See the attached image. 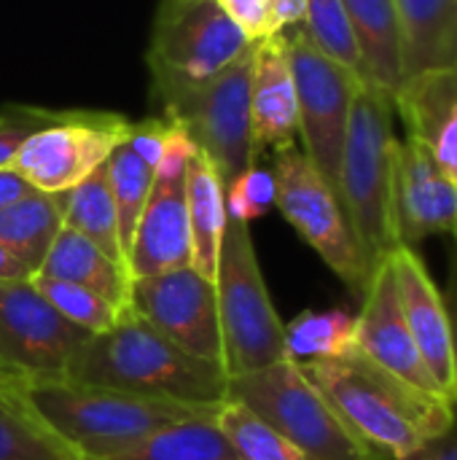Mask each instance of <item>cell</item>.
<instances>
[{"label": "cell", "mask_w": 457, "mask_h": 460, "mask_svg": "<svg viewBox=\"0 0 457 460\" xmlns=\"http://www.w3.org/2000/svg\"><path fill=\"white\" fill-rule=\"evenodd\" d=\"M40 275L67 280L75 286H83L110 302L116 310L127 313L129 310V296H132V275L127 267L116 264L108 259L94 243H89L83 234L62 226L57 234L43 267L38 270ZM35 272V275H38Z\"/></svg>", "instance_id": "obj_22"}, {"label": "cell", "mask_w": 457, "mask_h": 460, "mask_svg": "<svg viewBox=\"0 0 457 460\" xmlns=\"http://www.w3.org/2000/svg\"><path fill=\"white\" fill-rule=\"evenodd\" d=\"M108 167V181H110V194L116 202V216H119V237H121V248L124 256H129L132 240H135V229L137 221L143 216V208L148 202L156 170L151 164H145L129 143H121L110 159L105 162Z\"/></svg>", "instance_id": "obj_29"}, {"label": "cell", "mask_w": 457, "mask_h": 460, "mask_svg": "<svg viewBox=\"0 0 457 460\" xmlns=\"http://www.w3.org/2000/svg\"><path fill=\"white\" fill-rule=\"evenodd\" d=\"M215 415L164 429L137 450L110 460H240L224 431L218 429Z\"/></svg>", "instance_id": "obj_28"}, {"label": "cell", "mask_w": 457, "mask_h": 460, "mask_svg": "<svg viewBox=\"0 0 457 460\" xmlns=\"http://www.w3.org/2000/svg\"><path fill=\"white\" fill-rule=\"evenodd\" d=\"M89 337L62 318L30 278L0 280V380L19 388L62 380Z\"/></svg>", "instance_id": "obj_11"}, {"label": "cell", "mask_w": 457, "mask_h": 460, "mask_svg": "<svg viewBox=\"0 0 457 460\" xmlns=\"http://www.w3.org/2000/svg\"><path fill=\"white\" fill-rule=\"evenodd\" d=\"M0 460H81L27 404L19 385H0Z\"/></svg>", "instance_id": "obj_26"}, {"label": "cell", "mask_w": 457, "mask_h": 460, "mask_svg": "<svg viewBox=\"0 0 457 460\" xmlns=\"http://www.w3.org/2000/svg\"><path fill=\"white\" fill-rule=\"evenodd\" d=\"M391 270L399 291V305L407 321V329L436 377L439 388L444 391L447 402L457 407V358H455V337L450 313L444 305V296L439 286L431 280L423 259L415 248L399 245L391 256Z\"/></svg>", "instance_id": "obj_16"}, {"label": "cell", "mask_w": 457, "mask_h": 460, "mask_svg": "<svg viewBox=\"0 0 457 460\" xmlns=\"http://www.w3.org/2000/svg\"><path fill=\"white\" fill-rule=\"evenodd\" d=\"M250 38H269V0H213Z\"/></svg>", "instance_id": "obj_35"}, {"label": "cell", "mask_w": 457, "mask_h": 460, "mask_svg": "<svg viewBox=\"0 0 457 460\" xmlns=\"http://www.w3.org/2000/svg\"><path fill=\"white\" fill-rule=\"evenodd\" d=\"M286 358L296 364L329 361L356 348V315L345 310H304L283 326Z\"/></svg>", "instance_id": "obj_27"}, {"label": "cell", "mask_w": 457, "mask_h": 460, "mask_svg": "<svg viewBox=\"0 0 457 460\" xmlns=\"http://www.w3.org/2000/svg\"><path fill=\"white\" fill-rule=\"evenodd\" d=\"M22 396L81 460L119 458L137 450L164 429L194 418H210L221 410L81 385L67 377L22 385Z\"/></svg>", "instance_id": "obj_3"}, {"label": "cell", "mask_w": 457, "mask_h": 460, "mask_svg": "<svg viewBox=\"0 0 457 460\" xmlns=\"http://www.w3.org/2000/svg\"><path fill=\"white\" fill-rule=\"evenodd\" d=\"M65 377L197 407H221L229 399L224 364L183 350L132 310L113 329L92 334L73 353Z\"/></svg>", "instance_id": "obj_2"}, {"label": "cell", "mask_w": 457, "mask_h": 460, "mask_svg": "<svg viewBox=\"0 0 457 460\" xmlns=\"http://www.w3.org/2000/svg\"><path fill=\"white\" fill-rule=\"evenodd\" d=\"M250 135L256 156L283 151L299 137V100L286 32L256 40L250 70Z\"/></svg>", "instance_id": "obj_18"}, {"label": "cell", "mask_w": 457, "mask_h": 460, "mask_svg": "<svg viewBox=\"0 0 457 460\" xmlns=\"http://www.w3.org/2000/svg\"><path fill=\"white\" fill-rule=\"evenodd\" d=\"M22 278H32L30 270L0 245V280H22Z\"/></svg>", "instance_id": "obj_39"}, {"label": "cell", "mask_w": 457, "mask_h": 460, "mask_svg": "<svg viewBox=\"0 0 457 460\" xmlns=\"http://www.w3.org/2000/svg\"><path fill=\"white\" fill-rule=\"evenodd\" d=\"M215 423L240 460H307L286 437H280L240 402L226 399L215 415Z\"/></svg>", "instance_id": "obj_30"}, {"label": "cell", "mask_w": 457, "mask_h": 460, "mask_svg": "<svg viewBox=\"0 0 457 460\" xmlns=\"http://www.w3.org/2000/svg\"><path fill=\"white\" fill-rule=\"evenodd\" d=\"M65 226L83 234L108 259L129 270L124 248H121V237H119V216H116V202L110 194L105 164L97 167L78 186L65 191Z\"/></svg>", "instance_id": "obj_25"}, {"label": "cell", "mask_w": 457, "mask_h": 460, "mask_svg": "<svg viewBox=\"0 0 457 460\" xmlns=\"http://www.w3.org/2000/svg\"><path fill=\"white\" fill-rule=\"evenodd\" d=\"M457 240V237H455ZM447 313H450V323H453V337H455V358H457V259L453 267V280H450V294L444 296Z\"/></svg>", "instance_id": "obj_40"}, {"label": "cell", "mask_w": 457, "mask_h": 460, "mask_svg": "<svg viewBox=\"0 0 457 460\" xmlns=\"http://www.w3.org/2000/svg\"><path fill=\"white\" fill-rule=\"evenodd\" d=\"M391 221L396 243L404 248H415L434 234L457 237V181L412 137L393 146Z\"/></svg>", "instance_id": "obj_14"}, {"label": "cell", "mask_w": 457, "mask_h": 460, "mask_svg": "<svg viewBox=\"0 0 457 460\" xmlns=\"http://www.w3.org/2000/svg\"><path fill=\"white\" fill-rule=\"evenodd\" d=\"M32 191H35V189H32L13 167L0 170V210L8 208V205H13L16 199H22V197H27V194H32Z\"/></svg>", "instance_id": "obj_38"}, {"label": "cell", "mask_w": 457, "mask_h": 460, "mask_svg": "<svg viewBox=\"0 0 457 460\" xmlns=\"http://www.w3.org/2000/svg\"><path fill=\"white\" fill-rule=\"evenodd\" d=\"M0 385H11V383H5V380H0Z\"/></svg>", "instance_id": "obj_41"}, {"label": "cell", "mask_w": 457, "mask_h": 460, "mask_svg": "<svg viewBox=\"0 0 457 460\" xmlns=\"http://www.w3.org/2000/svg\"><path fill=\"white\" fill-rule=\"evenodd\" d=\"M404 51V81L457 62L455 0H396Z\"/></svg>", "instance_id": "obj_23"}, {"label": "cell", "mask_w": 457, "mask_h": 460, "mask_svg": "<svg viewBox=\"0 0 457 460\" xmlns=\"http://www.w3.org/2000/svg\"><path fill=\"white\" fill-rule=\"evenodd\" d=\"M299 27L312 40L315 49H321L329 59L339 62L342 67H347L364 81V62H361L358 40H356V32L350 27L342 0H307V13Z\"/></svg>", "instance_id": "obj_31"}, {"label": "cell", "mask_w": 457, "mask_h": 460, "mask_svg": "<svg viewBox=\"0 0 457 460\" xmlns=\"http://www.w3.org/2000/svg\"><path fill=\"white\" fill-rule=\"evenodd\" d=\"M253 46L213 0H159L148 49L154 97L215 78Z\"/></svg>", "instance_id": "obj_8"}, {"label": "cell", "mask_w": 457, "mask_h": 460, "mask_svg": "<svg viewBox=\"0 0 457 460\" xmlns=\"http://www.w3.org/2000/svg\"><path fill=\"white\" fill-rule=\"evenodd\" d=\"M407 137L423 143L457 181V62L409 75L393 97Z\"/></svg>", "instance_id": "obj_19"}, {"label": "cell", "mask_w": 457, "mask_h": 460, "mask_svg": "<svg viewBox=\"0 0 457 460\" xmlns=\"http://www.w3.org/2000/svg\"><path fill=\"white\" fill-rule=\"evenodd\" d=\"M186 208H189V234H191V267L215 283L221 245L229 224L226 213V186L205 154L194 151L186 167Z\"/></svg>", "instance_id": "obj_21"}, {"label": "cell", "mask_w": 457, "mask_h": 460, "mask_svg": "<svg viewBox=\"0 0 457 460\" xmlns=\"http://www.w3.org/2000/svg\"><path fill=\"white\" fill-rule=\"evenodd\" d=\"M132 121L119 113L62 111L57 121L24 140L13 170L38 191L62 194L102 167L127 143Z\"/></svg>", "instance_id": "obj_12"}, {"label": "cell", "mask_w": 457, "mask_h": 460, "mask_svg": "<svg viewBox=\"0 0 457 460\" xmlns=\"http://www.w3.org/2000/svg\"><path fill=\"white\" fill-rule=\"evenodd\" d=\"M65 226V191H32L0 210V245L35 275Z\"/></svg>", "instance_id": "obj_24"}, {"label": "cell", "mask_w": 457, "mask_h": 460, "mask_svg": "<svg viewBox=\"0 0 457 460\" xmlns=\"http://www.w3.org/2000/svg\"><path fill=\"white\" fill-rule=\"evenodd\" d=\"M356 348L374 367L393 375L396 380L423 394L447 399L407 329L388 259L380 261V267L372 275L369 291L361 299V313L356 315Z\"/></svg>", "instance_id": "obj_15"}, {"label": "cell", "mask_w": 457, "mask_h": 460, "mask_svg": "<svg viewBox=\"0 0 457 460\" xmlns=\"http://www.w3.org/2000/svg\"><path fill=\"white\" fill-rule=\"evenodd\" d=\"M404 460H457V423L442 437L426 442L420 450H415Z\"/></svg>", "instance_id": "obj_37"}, {"label": "cell", "mask_w": 457, "mask_h": 460, "mask_svg": "<svg viewBox=\"0 0 457 460\" xmlns=\"http://www.w3.org/2000/svg\"><path fill=\"white\" fill-rule=\"evenodd\" d=\"M455 16H457V0H455Z\"/></svg>", "instance_id": "obj_42"}, {"label": "cell", "mask_w": 457, "mask_h": 460, "mask_svg": "<svg viewBox=\"0 0 457 460\" xmlns=\"http://www.w3.org/2000/svg\"><path fill=\"white\" fill-rule=\"evenodd\" d=\"M62 111H46L35 105H3L0 108V170L11 167L19 148L30 135L59 119Z\"/></svg>", "instance_id": "obj_34"}, {"label": "cell", "mask_w": 457, "mask_h": 460, "mask_svg": "<svg viewBox=\"0 0 457 460\" xmlns=\"http://www.w3.org/2000/svg\"><path fill=\"white\" fill-rule=\"evenodd\" d=\"M32 286L51 302V307L67 318L73 326L89 332V334H102L108 329H113L121 321V310H116L110 302H105L102 296H97L94 291L67 283V280H57L48 275H32L30 278ZM129 313V310H127Z\"/></svg>", "instance_id": "obj_32"}, {"label": "cell", "mask_w": 457, "mask_h": 460, "mask_svg": "<svg viewBox=\"0 0 457 460\" xmlns=\"http://www.w3.org/2000/svg\"><path fill=\"white\" fill-rule=\"evenodd\" d=\"M358 40L364 81L391 100L404 84V51L396 0H342Z\"/></svg>", "instance_id": "obj_20"}, {"label": "cell", "mask_w": 457, "mask_h": 460, "mask_svg": "<svg viewBox=\"0 0 457 460\" xmlns=\"http://www.w3.org/2000/svg\"><path fill=\"white\" fill-rule=\"evenodd\" d=\"M286 38L296 81L299 137L304 143L302 151L339 194L342 148L353 102L364 81L339 62L329 59L321 49H315L312 40L302 32V27L288 30Z\"/></svg>", "instance_id": "obj_10"}, {"label": "cell", "mask_w": 457, "mask_h": 460, "mask_svg": "<svg viewBox=\"0 0 457 460\" xmlns=\"http://www.w3.org/2000/svg\"><path fill=\"white\" fill-rule=\"evenodd\" d=\"M229 399L286 437L307 460H382L334 412L296 361L229 377Z\"/></svg>", "instance_id": "obj_5"}, {"label": "cell", "mask_w": 457, "mask_h": 460, "mask_svg": "<svg viewBox=\"0 0 457 460\" xmlns=\"http://www.w3.org/2000/svg\"><path fill=\"white\" fill-rule=\"evenodd\" d=\"M307 0H269V35L288 32L304 22Z\"/></svg>", "instance_id": "obj_36"}, {"label": "cell", "mask_w": 457, "mask_h": 460, "mask_svg": "<svg viewBox=\"0 0 457 460\" xmlns=\"http://www.w3.org/2000/svg\"><path fill=\"white\" fill-rule=\"evenodd\" d=\"M299 367L345 426L380 458H409L457 423L455 404L396 380L358 348Z\"/></svg>", "instance_id": "obj_1"}, {"label": "cell", "mask_w": 457, "mask_h": 460, "mask_svg": "<svg viewBox=\"0 0 457 460\" xmlns=\"http://www.w3.org/2000/svg\"><path fill=\"white\" fill-rule=\"evenodd\" d=\"M393 146V100L364 84L353 102L342 148L339 199L372 270L399 248L391 221Z\"/></svg>", "instance_id": "obj_4"}, {"label": "cell", "mask_w": 457, "mask_h": 460, "mask_svg": "<svg viewBox=\"0 0 457 460\" xmlns=\"http://www.w3.org/2000/svg\"><path fill=\"white\" fill-rule=\"evenodd\" d=\"M275 205V178L261 167H250L232 186H226V213L234 221L250 224Z\"/></svg>", "instance_id": "obj_33"}, {"label": "cell", "mask_w": 457, "mask_h": 460, "mask_svg": "<svg viewBox=\"0 0 457 460\" xmlns=\"http://www.w3.org/2000/svg\"><path fill=\"white\" fill-rule=\"evenodd\" d=\"M218 323L224 337V369L240 377L286 358L283 323L269 299L248 224L229 218L218 278Z\"/></svg>", "instance_id": "obj_6"}, {"label": "cell", "mask_w": 457, "mask_h": 460, "mask_svg": "<svg viewBox=\"0 0 457 460\" xmlns=\"http://www.w3.org/2000/svg\"><path fill=\"white\" fill-rule=\"evenodd\" d=\"M272 178L275 208L326 261V267L350 288V294L356 299H364L374 270L364 259V251L353 234V226L334 186L315 170V164L296 143L275 154Z\"/></svg>", "instance_id": "obj_9"}, {"label": "cell", "mask_w": 457, "mask_h": 460, "mask_svg": "<svg viewBox=\"0 0 457 460\" xmlns=\"http://www.w3.org/2000/svg\"><path fill=\"white\" fill-rule=\"evenodd\" d=\"M129 310L183 350L224 364L215 283L194 267L132 278Z\"/></svg>", "instance_id": "obj_13"}, {"label": "cell", "mask_w": 457, "mask_h": 460, "mask_svg": "<svg viewBox=\"0 0 457 460\" xmlns=\"http://www.w3.org/2000/svg\"><path fill=\"white\" fill-rule=\"evenodd\" d=\"M132 278L191 267L186 170L156 172L127 256Z\"/></svg>", "instance_id": "obj_17"}, {"label": "cell", "mask_w": 457, "mask_h": 460, "mask_svg": "<svg viewBox=\"0 0 457 460\" xmlns=\"http://www.w3.org/2000/svg\"><path fill=\"white\" fill-rule=\"evenodd\" d=\"M253 49L210 81L156 94L164 111L162 116L191 137L197 151L215 167L224 186H232L256 167L259 159L250 135Z\"/></svg>", "instance_id": "obj_7"}]
</instances>
